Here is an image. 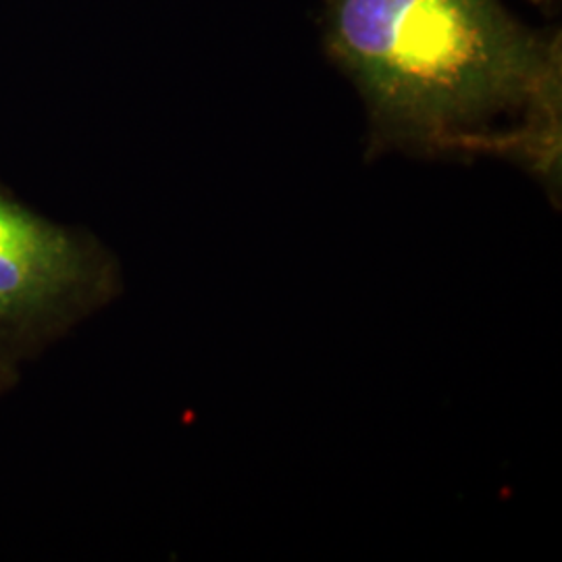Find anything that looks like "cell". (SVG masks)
Returning a JSON list of instances; mask_svg holds the SVG:
<instances>
[{
  "instance_id": "3",
  "label": "cell",
  "mask_w": 562,
  "mask_h": 562,
  "mask_svg": "<svg viewBox=\"0 0 562 562\" xmlns=\"http://www.w3.org/2000/svg\"><path fill=\"white\" fill-rule=\"evenodd\" d=\"M20 382V369L0 361V398Z\"/></svg>"
},
{
  "instance_id": "2",
  "label": "cell",
  "mask_w": 562,
  "mask_h": 562,
  "mask_svg": "<svg viewBox=\"0 0 562 562\" xmlns=\"http://www.w3.org/2000/svg\"><path fill=\"white\" fill-rule=\"evenodd\" d=\"M120 292L117 257L97 236L0 192V361L20 369Z\"/></svg>"
},
{
  "instance_id": "1",
  "label": "cell",
  "mask_w": 562,
  "mask_h": 562,
  "mask_svg": "<svg viewBox=\"0 0 562 562\" xmlns=\"http://www.w3.org/2000/svg\"><path fill=\"white\" fill-rule=\"evenodd\" d=\"M319 23L369 157H498L561 188L559 25L533 30L503 0H322Z\"/></svg>"
},
{
  "instance_id": "4",
  "label": "cell",
  "mask_w": 562,
  "mask_h": 562,
  "mask_svg": "<svg viewBox=\"0 0 562 562\" xmlns=\"http://www.w3.org/2000/svg\"><path fill=\"white\" fill-rule=\"evenodd\" d=\"M536 9H540L546 18H557L561 11L562 0H529Z\"/></svg>"
}]
</instances>
